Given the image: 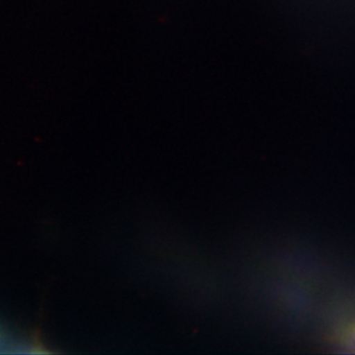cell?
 <instances>
[{
  "label": "cell",
  "mask_w": 355,
  "mask_h": 355,
  "mask_svg": "<svg viewBox=\"0 0 355 355\" xmlns=\"http://www.w3.org/2000/svg\"><path fill=\"white\" fill-rule=\"evenodd\" d=\"M334 340L343 352L355 354V318L340 329Z\"/></svg>",
  "instance_id": "obj_1"
}]
</instances>
